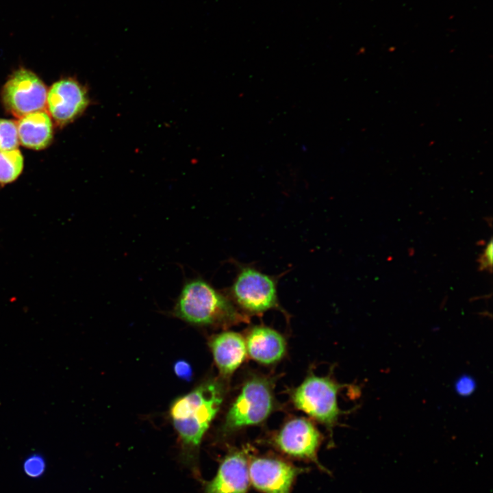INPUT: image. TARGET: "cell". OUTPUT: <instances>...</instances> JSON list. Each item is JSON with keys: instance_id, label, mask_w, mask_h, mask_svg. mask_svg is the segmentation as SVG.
Masks as SVG:
<instances>
[{"instance_id": "obj_1", "label": "cell", "mask_w": 493, "mask_h": 493, "mask_svg": "<svg viewBox=\"0 0 493 493\" xmlns=\"http://www.w3.org/2000/svg\"><path fill=\"white\" fill-rule=\"evenodd\" d=\"M225 394L218 380H207L177 398L170 416L181 446L182 461L199 473L198 456L203 438L222 405Z\"/></svg>"}, {"instance_id": "obj_2", "label": "cell", "mask_w": 493, "mask_h": 493, "mask_svg": "<svg viewBox=\"0 0 493 493\" xmlns=\"http://www.w3.org/2000/svg\"><path fill=\"white\" fill-rule=\"evenodd\" d=\"M173 313L188 323L202 326L227 327L248 321L228 296L201 278L184 283Z\"/></svg>"}, {"instance_id": "obj_3", "label": "cell", "mask_w": 493, "mask_h": 493, "mask_svg": "<svg viewBox=\"0 0 493 493\" xmlns=\"http://www.w3.org/2000/svg\"><path fill=\"white\" fill-rule=\"evenodd\" d=\"M273 384L263 376H253L244 383L229 408L221 426L222 435H230L264 422L274 411Z\"/></svg>"}, {"instance_id": "obj_4", "label": "cell", "mask_w": 493, "mask_h": 493, "mask_svg": "<svg viewBox=\"0 0 493 493\" xmlns=\"http://www.w3.org/2000/svg\"><path fill=\"white\" fill-rule=\"evenodd\" d=\"M277 279L258 269L240 265L228 296L243 312L261 314L272 309H281L277 295Z\"/></svg>"}, {"instance_id": "obj_5", "label": "cell", "mask_w": 493, "mask_h": 493, "mask_svg": "<svg viewBox=\"0 0 493 493\" xmlns=\"http://www.w3.org/2000/svg\"><path fill=\"white\" fill-rule=\"evenodd\" d=\"M342 386L329 377L312 374L293 391L292 401L297 409L323 424L331 432L343 413L338 403Z\"/></svg>"}, {"instance_id": "obj_6", "label": "cell", "mask_w": 493, "mask_h": 493, "mask_svg": "<svg viewBox=\"0 0 493 493\" xmlns=\"http://www.w3.org/2000/svg\"><path fill=\"white\" fill-rule=\"evenodd\" d=\"M1 96L7 110L18 118L47 108L46 86L36 74L23 68L11 75Z\"/></svg>"}, {"instance_id": "obj_7", "label": "cell", "mask_w": 493, "mask_h": 493, "mask_svg": "<svg viewBox=\"0 0 493 493\" xmlns=\"http://www.w3.org/2000/svg\"><path fill=\"white\" fill-rule=\"evenodd\" d=\"M322 437L316 427L304 418H296L286 422L275 435L274 446L283 454L297 459L315 464L326 471L318 459Z\"/></svg>"}, {"instance_id": "obj_8", "label": "cell", "mask_w": 493, "mask_h": 493, "mask_svg": "<svg viewBox=\"0 0 493 493\" xmlns=\"http://www.w3.org/2000/svg\"><path fill=\"white\" fill-rule=\"evenodd\" d=\"M305 470L272 456L253 457L249 463L250 483L262 493H291L296 477Z\"/></svg>"}, {"instance_id": "obj_9", "label": "cell", "mask_w": 493, "mask_h": 493, "mask_svg": "<svg viewBox=\"0 0 493 493\" xmlns=\"http://www.w3.org/2000/svg\"><path fill=\"white\" fill-rule=\"evenodd\" d=\"M89 104L86 88L73 79H61L53 84L47 92V112L60 126L74 121Z\"/></svg>"}, {"instance_id": "obj_10", "label": "cell", "mask_w": 493, "mask_h": 493, "mask_svg": "<svg viewBox=\"0 0 493 493\" xmlns=\"http://www.w3.org/2000/svg\"><path fill=\"white\" fill-rule=\"evenodd\" d=\"M249 448L229 451L221 460L214 478L206 482L203 493H248Z\"/></svg>"}, {"instance_id": "obj_11", "label": "cell", "mask_w": 493, "mask_h": 493, "mask_svg": "<svg viewBox=\"0 0 493 493\" xmlns=\"http://www.w3.org/2000/svg\"><path fill=\"white\" fill-rule=\"evenodd\" d=\"M210 347L219 372L229 376L245 360L247 351L244 339L234 331H223L214 336Z\"/></svg>"}, {"instance_id": "obj_12", "label": "cell", "mask_w": 493, "mask_h": 493, "mask_svg": "<svg viewBox=\"0 0 493 493\" xmlns=\"http://www.w3.org/2000/svg\"><path fill=\"white\" fill-rule=\"evenodd\" d=\"M245 343L249 356L264 364L279 361L286 350L283 337L277 331L265 326L253 327L248 333Z\"/></svg>"}, {"instance_id": "obj_13", "label": "cell", "mask_w": 493, "mask_h": 493, "mask_svg": "<svg viewBox=\"0 0 493 493\" xmlns=\"http://www.w3.org/2000/svg\"><path fill=\"white\" fill-rule=\"evenodd\" d=\"M16 124L19 142L24 147L40 150L50 144L53 138V125L47 111L29 114L19 118Z\"/></svg>"}, {"instance_id": "obj_14", "label": "cell", "mask_w": 493, "mask_h": 493, "mask_svg": "<svg viewBox=\"0 0 493 493\" xmlns=\"http://www.w3.org/2000/svg\"><path fill=\"white\" fill-rule=\"evenodd\" d=\"M23 157L18 149L0 151V184L14 181L21 173Z\"/></svg>"}, {"instance_id": "obj_15", "label": "cell", "mask_w": 493, "mask_h": 493, "mask_svg": "<svg viewBox=\"0 0 493 493\" xmlns=\"http://www.w3.org/2000/svg\"><path fill=\"white\" fill-rule=\"evenodd\" d=\"M19 142L16 123L0 119V151L16 149Z\"/></svg>"}, {"instance_id": "obj_16", "label": "cell", "mask_w": 493, "mask_h": 493, "mask_svg": "<svg viewBox=\"0 0 493 493\" xmlns=\"http://www.w3.org/2000/svg\"><path fill=\"white\" fill-rule=\"evenodd\" d=\"M24 470L31 477L42 475L45 469V461L39 454H33L28 457L23 464Z\"/></svg>"}, {"instance_id": "obj_17", "label": "cell", "mask_w": 493, "mask_h": 493, "mask_svg": "<svg viewBox=\"0 0 493 493\" xmlns=\"http://www.w3.org/2000/svg\"><path fill=\"white\" fill-rule=\"evenodd\" d=\"M477 388L475 379L468 375L460 376L455 383V392L462 396L471 395Z\"/></svg>"}, {"instance_id": "obj_18", "label": "cell", "mask_w": 493, "mask_h": 493, "mask_svg": "<svg viewBox=\"0 0 493 493\" xmlns=\"http://www.w3.org/2000/svg\"><path fill=\"white\" fill-rule=\"evenodd\" d=\"M173 369L175 375L180 379L189 381L192 376V370L190 364L183 359L175 362Z\"/></svg>"}, {"instance_id": "obj_19", "label": "cell", "mask_w": 493, "mask_h": 493, "mask_svg": "<svg viewBox=\"0 0 493 493\" xmlns=\"http://www.w3.org/2000/svg\"><path fill=\"white\" fill-rule=\"evenodd\" d=\"M492 262V243L490 242L481 257V268H491Z\"/></svg>"}]
</instances>
